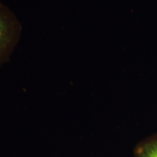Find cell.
Segmentation results:
<instances>
[{
  "instance_id": "1",
  "label": "cell",
  "mask_w": 157,
  "mask_h": 157,
  "mask_svg": "<svg viewBox=\"0 0 157 157\" xmlns=\"http://www.w3.org/2000/svg\"><path fill=\"white\" fill-rule=\"evenodd\" d=\"M21 27L14 13L0 3V66L9 60L18 42Z\"/></svg>"
},
{
  "instance_id": "2",
  "label": "cell",
  "mask_w": 157,
  "mask_h": 157,
  "mask_svg": "<svg viewBox=\"0 0 157 157\" xmlns=\"http://www.w3.org/2000/svg\"><path fill=\"white\" fill-rule=\"evenodd\" d=\"M134 157H157V133L140 141L133 151Z\"/></svg>"
}]
</instances>
